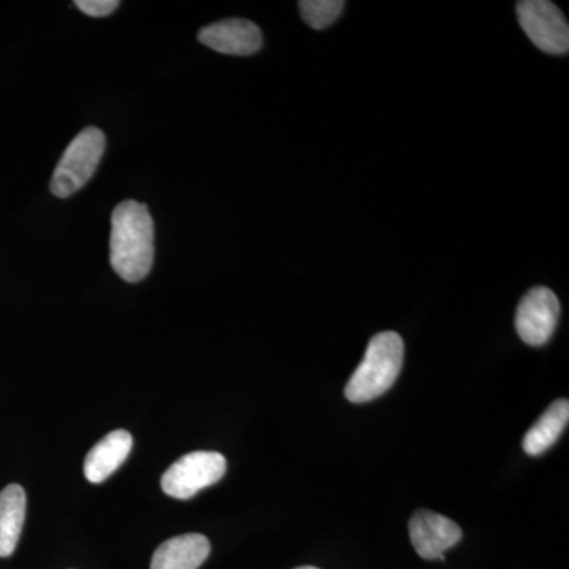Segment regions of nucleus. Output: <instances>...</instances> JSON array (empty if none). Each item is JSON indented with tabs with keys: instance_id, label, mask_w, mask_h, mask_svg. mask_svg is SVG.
Wrapping results in <instances>:
<instances>
[{
	"instance_id": "2",
	"label": "nucleus",
	"mask_w": 569,
	"mask_h": 569,
	"mask_svg": "<svg viewBox=\"0 0 569 569\" xmlns=\"http://www.w3.org/2000/svg\"><path fill=\"white\" fill-rule=\"evenodd\" d=\"M403 340L397 332H380L370 339L361 365L347 383L350 402L376 400L392 388L403 365Z\"/></svg>"
},
{
	"instance_id": "4",
	"label": "nucleus",
	"mask_w": 569,
	"mask_h": 569,
	"mask_svg": "<svg viewBox=\"0 0 569 569\" xmlns=\"http://www.w3.org/2000/svg\"><path fill=\"white\" fill-rule=\"evenodd\" d=\"M224 471H227V459L220 452H190L164 471L162 489L167 496L178 500H189L200 490L219 482Z\"/></svg>"
},
{
	"instance_id": "14",
	"label": "nucleus",
	"mask_w": 569,
	"mask_h": 569,
	"mask_svg": "<svg viewBox=\"0 0 569 569\" xmlns=\"http://www.w3.org/2000/svg\"><path fill=\"white\" fill-rule=\"evenodd\" d=\"M74 6L82 11V13L89 14L93 18L110 17L121 6L119 0H77Z\"/></svg>"
},
{
	"instance_id": "8",
	"label": "nucleus",
	"mask_w": 569,
	"mask_h": 569,
	"mask_svg": "<svg viewBox=\"0 0 569 569\" xmlns=\"http://www.w3.org/2000/svg\"><path fill=\"white\" fill-rule=\"evenodd\" d=\"M198 40L213 51L230 56H252L263 47L260 28L239 18L206 26L198 33Z\"/></svg>"
},
{
	"instance_id": "6",
	"label": "nucleus",
	"mask_w": 569,
	"mask_h": 569,
	"mask_svg": "<svg viewBox=\"0 0 569 569\" xmlns=\"http://www.w3.org/2000/svg\"><path fill=\"white\" fill-rule=\"evenodd\" d=\"M559 318L560 302L556 293L546 287H535L520 301L516 331L527 346L542 347L556 331Z\"/></svg>"
},
{
	"instance_id": "12",
	"label": "nucleus",
	"mask_w": 569,
	"mask_h": 569,
	"mask_svg": "<svg viewBox=\"0 0 569 569\" xmlns=\"http://www.w3.org/2000/svg\"><path fill=\"white\" fill-rule=\"evenodd\" d=\"M568 421V400H556L523 437V451L529 456H539L548 451L567 429Z\"/></svg>"
},
{
	"instance_id": "3",
	"label": "nucleus",
	"mask_w": 569,
	"mask_h": 569,
	"mask_svg": "<svg viewBox=\"0 0 569 569\" xmlns=\"http://www.w3.org/2000/svg\"><path fill=\"white\" fill-rule=\"evenodd\" d=\"M107 149V138L97 127H88L73 138L56 167L51 192L58 198H69L82 189L96 174Z\"/></svg>"
},
{
	"instance_id": "7",
	"label": "nucleus",
	"mask_w": 569,
	"mask_h": 569,
	"mask_svg": "<svg viewBox=\"0 0 569 569\" xmlns=\"http://www.w3.org/2000/svg\"><path fill=\"white\" fill-rule=\"evenodd\" d=\"M410 539L418 556L426 560H445V552L462 541V529L449 518L438 512H415L410 519Z\"/></svg>"
},
{
	"instance_id": "13",
	"label": "nucleus",
	"mask_w": 569,
	"mask_h": 569,
	"mask_svg": "<svg viewBox=\"0 0 569 569\" xmlns=\"http://www.w3.org/2000/svg\"><path fill=\"white\" fill-rule=\"evenodd\" d=\"M298 6L302 20L310 28L321 31L339 20L346 2L342 0H301Z\"/></svg>"
},
{
	"instance_id": "5",
	"label": "nucleus",
	"mask_w": 569,
	"mask_h": 569,
	"mask_svg": "<svg viewBox=\"0 0 569 569\" xmlns=\"http://www.w3.org/2000/svg\"><path fill=\"white\" fill-rule=\"evenodd\" d=\"M520 28L539 50L567 54L569 28L563 13L549 0H523L518 3Z\"/></svg>"
},
{
	"instance_id": "11",
	"label": "nucleus",
	"mask_w": 569,
	"mask_h": 569,
	"mask_svg": "<svg viewBox=\"0 0 569 569\" xmlns=\"http://www.w3.org/2000/svg\"><path fill=\"white\" fill-rule=\"evenodd\" d=\"M26 492L10 485L0 492V557H10L20 541L26 519Z\"/></svg>"
},
{
	"instance_id": "15",
	"label": "nucleus",
	"mask_w": 569,
	"mask_h": 569,
	"mask_svg": "<svg viewBox=\"0 0 569 569\" xmlns=\"http://www.w3.org/2000/svg\"><path fill=\"white\" fill-rule=\"evenodd\" d=\"M295 569H320V568H316V567H299V568H295Z\"/></svg>"
},
{
	"instance_id": "9",
	"label": "nucleus",
	"mask_w": 569,
	"mask_h": 569,
	"mask_svg": "<svg viewBox=\"0 0 569 569\" xmlns=\"http://www.w3.org/2000/svg\"><path fill=\"white\" fill-rule=\"evenodd\" d=\"M211 553V542L200 533L168 539L153 552L151 569H198Z\"/></svg>"
},
{
	"instance_id": "10",
	"label": "nucleus",
	"mask_w": 569,
	"mask_h": 569,
	"mask_svg": "<svg viewBox=\"0 0 569 569\" xmlns=\"http://www.w3.org/2000/svg\"><path fill=\"white\" fill-rule=\"evenodd\" d=\"M133 447V437L127 430H114L103 437L99 443L89 451L84 460V475L93 485L110 478L123 460L129 458Z\"/></svg>"
},
{
	"instance_id": "1",
	"label": "nucleus",
	"mask_w": 569,
	"mask_h": 569,
	"mask_svg": "<svg viewBox=\"0 0 569 569\" xmlns=\"http://www.w3.org/2000/svg\"><path fill=\"white\" fill-rule=\"evenodd\" d=\"M156 233L148 206L127 200L111 217L110 261L116 274L137 283L148 277L156 253Z\"/></svg>"
}]
</instances>
